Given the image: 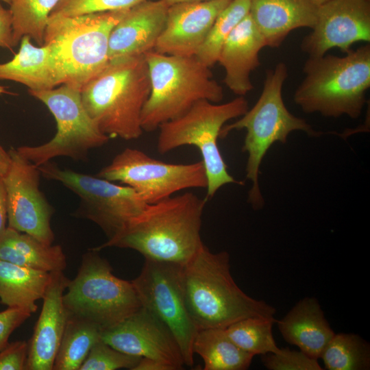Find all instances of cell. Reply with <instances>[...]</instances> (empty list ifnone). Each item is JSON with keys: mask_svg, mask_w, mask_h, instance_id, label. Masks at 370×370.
<instances>
[{"mask_svg": "<svg viewBox=\"0 0 370 370\" xmlns=\"http://www.w3.org/2000/svg\"><path fill=\"white\" fill-rule=\"evenodd\" d=\"M207 201L186 192L147 204L119 234L92 249H131L145 259L184 265L203 244L200 231Z\"/></svg>", "mask_w": 370, "mask_h": 370, "instance_id": "1", "label": "cell"}, {"mask_svg": "<svg viewBox=\"0 0 370 370\" xmlns=\"http://www.w3.org/2000/svg\"><path fill=\"white\" fill-rule=\"evenodd\" d=\"M185 305L197 330L226 328L245 318H274L275 308L245 294L231 273L230 255L203 243L181 268Z\"/></svg>", "mask_w": 370, "mask_h": 370, "instance_id": "2", "label": "cell"}, {"mask_svg": "<svg viewBox=\"0 0 370 370\" xmlns=\"http://www.w3.org/2000/svg\"><path fill=\"white\" fill-rule=\"evenodd\" d=\"M145 54L110 60L81 89L83 105L108 137L125 140L143 134L141 112L150 94Z\"/></svg>", "mask_w": 370, "mask_h": 370, "instance_id": "3", "label": "cell"}, {"mask_svg": "<svg viewBox=\"0 0 370 370\" xmlns=\"http://www.w3.org/2000/svg\"><path fill=\"white\" fill-rule=\"evenodd\" d=\"M303 72L304 78L295 92L294 101L304 112L357 119L370 87V45L342 57H309Z\"/></svg>", "mask_w": 370, "mask_h": 370, "instance_id": "4", "label": "cell"}, {"mask_svg": "<svg viewBox=\"0 0 370 370\" xmlns=\"http://www.w3.org/2000/svg\"><path fill=\"white\" fill-rule=\"evenodd\" d=\"M151 90L141 112L143 131L159 126L186 112L196 102L219 103L223 98L221 85L212 78L210 67L195 56H178L154 50L145 53Z\"/></svg>", "mask_w": 370, "mask_h": 370, "instance_id": "5", "label": "cell"}, {"mask_svg": "<svg viewBox=\"0 0 370 370\" xmlns=\"http://www.w3.org/2000/svg\"><path fill=\"white\" fill-rule=\"evenodd\" d=\"M287 77V66L283 62L268 70L262 91L255 105L235 122L223 125L219 134V137L223 138L233 130H246L242 151L248 154L246 178L252 183L248 201L256 210L264 206L258 182L259 170L271 146L275 142L285 143L289 134L293 131H302L310 136L322 134L286 108L282 92Z\"/></svg>", "mask_w": 370, "mask_h": 370, "instance_id": "6", "label": "cell"}, {"mask_svg": "<svg viewBox=\"0 0 370 370\" xmlns=\"http://www.w3.org/2000/svg\"><path fill=\"white\" fill-rule=\"evenodd\" d=\"M248 109V102L242 96L224 103L200 100L182 116L159 126L157 151L164 155L184 145L196 147L207 177V200L225 184L243 185L228 173L217 140L225 123L241 116Z\"/></svg>", "mask_w": 370, "mask_h": 370, "instance_id": "7", "label": "cell"}, {"mask_svg": "<svg viewBox=\"0 0 370 370\" xmlns=\"http://www.w3.org/2000/svg\"><path fill=\"white\" fill-rule=\"evenodd\" d=\"M99 252L91 248L82 256L77 273L63 295V304L68 314L90 321L103 331L142 306L132 281L114 275Z\"/></svg>", "mask_w": 370, "mask_h": 370, "instance_id": "8", "label": "cell"}, {"mask_svg": "<svg viewBox=\"0 0 370 370\" xmlns=\"http://www.w3.org/2000/svg\"><path fill=\"white\" fill-rule=\"evenodd\" d=\"M128 9L49 18L44 43L51 44L58 55L64 84L81 90L108 64L111 31Z\"/></svg>", "mask_w": 370, "mask_h": 370, "instance_id": "9", "label": "cell"}, {"mask_svg": "<svg viewBox=\"0 0 370 370\" xmlns=\"http://www.w3.org/2000/svg\"><path fill=\"white\" fill-rule=\"evenodd\" d=\"M29 92L47 107L57 125L56 134L49 142L16 148L35 166L60 156L85 160L90 149L108 142L110 137L99 130L85 110L79 89L63 84L57 88L29 90Z\"/></svg>", "mask_w": 370, "mask_h": 370, "instance_id": "10", "label": "cell"}, {"mask_svg": "<svg viewBox=\"0 0 370 370\" xmlns=\"http://www.w3.org/2000/svg\"><path fill=\"white\" fill-rule=\"evenodd\" d=\"M45 178L61 183L80 199L77 217L97 225L108 239L119 234L147 204L131 187L67 169L49 161L38 166Z\"/></svg>", "mask_w": 370, "mask_h": 370, "instance_id": "11", "label": "cell"}, {"mask_svg": "<svg viewBox=\"0 0 370 370\" xmlns=\"http://www.w3.org/2000/svg\"><path fill=\"white\" fill-rule=\"evenodd\" d=\"M96 176L131 187L147 204L182 190L207 187L201 160L188 164L165 162L134 148L119 153Z\"/></svg>", "mask_w": 370, "mask_h": 370, "instance_id": "12", "label": "cell"}, {"mask_svg": "<svg viewBox=\"0 0 370 370\" xmlns=\"http://www.w3.org/2000/svg\"><path fill=\"white\" fill-rule=\"evenodd\" d=\"M182 265L145 259L140 274L132 282L141 306L171 332L184 365H193V343L198 331L187 311L181 283Z\"/></svg>", "mask_w": 370, "mask_h": 370, "instance_id": "13", "label": "cell"}, {"mask_svg": "<svg viewBox=\"0 0 370 370\" xmlns=\"http://www.w3.org/2000/svg\"><path fill=\"white\" fill-rule=\"evenodd\" d=\"M10 167L2 177L7 205L8 227L51 245L53 208L39 188L38 166L23 157L16 148L9 149Z\"/></svg>", "mask_w": 370, "mask_h": 370, "instance_id": "14", "label": "cell"}, {"mask_svg": "<svg viewBox=\"0 0 370 370\" xmlns=\"http://www.w3.org/2000/svg\"><path fill=\"white\" fill-rule=\"evenodd\" d=\"M312 32L301 43L309 57H318L332 49L344 53L358 42L370 41V0H328L318 5Z\"/></svg>", "mask_w": 370, "mask_h": 370, "instance_id": "15", "label": "cell"}, {"mask_svg": "<svg viewBox=\"0 0 370 370\" xmlns=\"http://www.w3.org/2000/svg\"><path fill=\"white\" fill-rule=\"evenodd\" d=\"M101 340L120 352L157 359L171 365L176 370L184 365L181 349L171 332L143 307L102 331Z\"/></svg>", "mask_w": 370, "mask_h": 370, "instance_id": "16", "label": "cell"}, {"mask_svg": "<svg viewBox=\"0 0 370 370\" xmlns=\"http://www.w3.org/2000/svg\"><path fill=\"white\" fill-rule=\"evenodd\" d=\"M232 0L180 2L169 6L164 29L154 51L195 56L219 13Z\"/></svg>", "mask_w": 370, "mask_h": 370, "instance_id": "17", "label": "cell"}, {"mask_svg": "<svg viewBox=\"0 0 370 370\" xmlns=\"http://www.w3.org/2000/svg\"><path fill=\"white\" fill-rule=\"evenodd\" d=\"M69 281L63 271L51 273L42 310L28 343L26 370H53L68 317L63 295Z\"/></svg>", "mask_w": 370, "mask_h": 370, "instance_id": "18", "label": "cell"}, {"mask_svg": "<svg viewBox=\"0 0 370 370\" xmlns=\"http://www.w3.org/2000/svg\"><path fill=\"white\" fill-rule=\"evenodd\" d=\"M168 8L163 0H145L129 8L111 31L109 60L153 50L164 29Z\"/></svg>", "mask_w": 370, "mask_h": 370, "instance_id": "19", "label": "cell"}, {"mask_svg": "<svg viewBox=\"0 0 370 370\" xmlns=\"http://www.w3.org/2000/svg\"><path fill=\"white\" fill-rule=\"evenodd\" d=\"M266 41L249 14L232 30L223 45L217 62L225 69L224 83L243 97L253 89L251 73L260 62L259 53Z\"/></svg>", "mask_w": 370, "mask_h": 370, "instance_id": "20", "label": "cell"}, {"mask_svg": "<svg viewBox=\"0 0 370 370\" xmlns=\"http://www.w3.org/2000/svg\"><path fill=\"white\" fill-rule=\"evenodd\" d=\"M30 39L23 36L18 52L11 60L0 63V80L21 83L32 90L51 89L64 84L66 73L53 46L44 43L36 47Z\"/></svg>", "mask_w": 370, "mask_h": 370, "instance_id": "21", "label": "cell"}, {"mask_svg": "<svg viewBox=\"0 0 370 370\" xmlns=\"http://www.w3.org/2000/svg\"><path fill=\"white\" fill-rule=\"evenodd\" d=\"M249 1V14L267 47H279L294 29L315 24L318 5L311 0Z\"/></svg>", "mask_w": 370, "mask_h": 370, "instance_id": "22", "label": "cell"}, {"mask_svg": "<svg viewBox=\"0 0 370 370\" xmlns=\"http://www.w3.org/2000/svg\"><path fill=\"white\" fill-rule=\"evenodd\" d=\"M284 340L308 356L319 358L335 333L315 298L305 297L276 322Z\"/></svg>", "mask_w": 370, "mask_h": 370, "instance_id": "23", "label": "cell"}, {"mask_svg": "<svg viewBox=\"0 0 370 370\" xmlns=\"http://www.w3.org/2000/svg\"><path fill=\"white\" fill-rule=\"evenodd\" d=\"M0 261L50 273L63 271L66 267L60 245L43 243L8 226L0 235Z\"/></svg>", "mask_w": 370, "mask_h": 370, "instance_id": "24", "label": "cell"}, {"mask_svg": "<svg viewBox=\"0 0 370 370\" xmlns=\"http://www.w3.org/2000/svg\"><path fill=\"white\" fill-rule=\"evenodd\" d=\"M51 273L0 261L1 303L34 313L38 308L36 301L42 299Z\"/></svg>", "mask_w": 370, "mask_h": 370, "instance_id": "25", "label": "cell"}, {"mask_svg": "<svg viewBox=\"0 0 370 370\" xmlns=\"http://www.w3.org/2000/svg\"><path fill=\"white\" fill-rule=\"evenodd\" d=\"M193 352L204 360V370H245L253 358L238 347L227 336L225 328H208L197 332Z\"/></svg>", "mask_w": 370, "mask_h": 370, "instance_id": "26", "label": "cell"}, {"mask_svg": "<svg viewBox=\"0 0 370 370\" xmlns=\"http://www.w3.org/2000/svg\"><path fill=\"white\" fill-rule=\"evenodd\" d=\"M102 331L90 321L68 314L53 370H79L92 346L101 339Z\"/></svg>", "mask_w": 370, "mask_h": 370, "instance_id": "27", "label": "cell"}, {"mask_svg": "<svg viewBox=\"0 0 370 370\" xmlns=\"http://www.w3.org/2000/svg\"><path fill=\"white\" fill-rule=\"evenodd\" d=\"M59 0H10L13 40L16 47L28 36L39 45L44 44L49 15Z\"/></svg>", "mask_w": 370, "mask_h": 370, "instance_id": "28", "label": "cell"}, {"mask_svg": "<svg viewBox=\"0 0 370 370\" xmlns=\"http://www.w3.org/2000/svg\"><path fill=\"white\" fill-rule=\"evenodd\" d=\"M320 358L328 370L369 369V345L357 334H335Z\"/></svg>", "mask_w": 370, "mask_h": 370, "instance_id": "29", "label": "cell"}, {"mask_svg": "<svg viewBox=\"0 0 370 370\" xmlns=\"http://www.w3.org/2000/svg\"><path fill=\"white\" fill-rule=\"evenodd\" d=\"M249 12V0H232L215 19L195 57L208 67L217 63L227 38Z\"/></svg>", "mask_w": 370, "mask_h": 370, "instance_id": "30", "label": "cell"}, {"mask_svg": "<svg viewBox=\"0 0 370 370\" xmlns=\"http://www.w3.org/2000/svg\"><path fill=\"white\" fill-rule=\"evenodd\" d=\"M274 318L249 317L225 328L229 338L241 349L252 354L277 353L279 348L272 334Z\"/></svg>", "mask_w": 370, "mask_h": 370, "instance_id": "31", "label": "cell"}, {"mask_svg": "<svg viewBox=\"0 0 370 370\" xmlns=\"http://www.w3.org/2000/svg\"><path fill=\"white\" fill-rule=\"evenodd\" d=\"M140 358L120 352L101 339L92 346L79 370H133Z\"/></svg>", "mask_w": 370, "mask_h": 370, "instance_id": "32", "label": "cell"}, {"mask_svg": "<svg viewBox=\"0 0 370 370\" xmlns=\"http://www.w3.org/2000/svg\"><path fill=\"white\" fill-rule=\"evenodd\" d=\"M145 0H59L49 18L128 9Z\"/></svg>", "mask_w": 370, "mask_h": 370, "instance_id": "33", "label": "cell"}, {"mask_svg": "<svg viewBox=\"0 0 370 370\" xmlns=\"http://www.w3.org/2000/svg\"><path fill=\"white\" fill-rule=\"evenodd\" d=\"M262 363L270 370H322L317 359L301 351L282 348L277 353H268L262 357Z\"/></svg>", "mask_w": 370, "mask_h": 370, "instance_id": "34", "label": "cell"}, {"mask_svg": "<svg viewBox=\"0 0 370 370\" xmlns=\"http://www.w3.org/2000/svg\"><path fill=\"white\" fill-rule=\"evenodd\" d=\"M29 343L16 341L0 350V370H26Z\"/></svg>", "mask_w": 370, "mask_h": 370, "instance_id": "35", "label": "cell"}, {"mask_svg": "<svg viewBox=\"0 0 370 370\" xmlns=\"http://www.w3.org/2000/svg\"><path fill=\"white\" fill-rule=\"evenodd\" d=\"M32 314L29 310L18 307H8L0 311V350L8 344L11 334Z\"/></svg>", "mask_w": 370, "mask_h": 370, "instance_id": "36", "label": "cell"}, {"mask_svg": "<svg viewBox=\"0 0 370 370\" xmlns=\"http://www.w3.org/2000/svg\"><path fill=\"white\" fill-rule=\"evenodd\" d=\"M14 47L12 14L0 3V47L12 50Z\"/></svg>", "mask_w": 370, "mask_h": 370, "instance_id": "37", "label": "cell"}, {"mask_svg": "<svg viewBox=\"0 0 370 370\" xmlns=\"http://www.w3.org/2000/svg\"><path fill=\"white\" fill-rule=\"evenodd\" d=\"M133 370H176L171 365L150 358H141Z\"/></svg>", "mask_w": 370, "mask_h": 370, "instance_id": "38", "label": "cell"}, {"mask_svg": "<svg viewBox=\"0 0 370 370\" xmlns=\"http://www.w3.org/2000/svg\"><path fill=\"white\" fill-rule=\"evenodd\" d=\"M6 194L2 178H0V235L7 227Z\"/></svg>", "mask_w": 370, "mask_h": 370, "instance_id": "39", "label": "cell"}, {"mask_svg": "<svg viewBox=\"0 0 370 370\" xmlns=\"http://www.w3.org/2000/svg\"><path fill=\"white\" fill-rule=\"evenodd\" d=\"M11 164V157L0 143V178L3 177L8 173Z\"/></svg>", "mask_w": 370, "mask_h": 370, "instance_id": "40", "label": "cell"}, {"mask_svg": "<svg viewBox=\"0 0 370 370\" xmlns=\"http://www.w3.org/2000/svg\"><path fill=\"white\" fill-rule=\"evenodd\" d=\"M169 6L180 2L205 1L210 0H163Z\"/></svg>", "mask_w": 370, "mask_h": 370, "instance_id": "41", "label": "cell"}, {"mask_svg": "<svg viewBox=\"0 0 370 370\" xmlns=\"http://www.w3.org/2000/svg\"><path fill=\"white\" fill-rule=\"evenodd\" d=\"M317 5L323 4V3L328 1V0H311Z\"/></svg>", "mask_w": 370, "mask_h": 370, "instance_id": "42", "label": "cell"}, {"mask_svg": "<svg viewBox=\"0 0 370 370\" xmlns=\"http://www.w3.org/2000/svg\"><path fill=\"white\" fill-rule=\"evenodd\" d=\"M9 93L7 90V88L3 86H0V95Z\"/></svg>", "mask_w": 370, "mask_h": 370, "instance_id": "43", "label": "cell"}, {"mask_svg": "<svg viewBox=\"0 0 370 370\" xmlns=\"http://www.w3.org/2000/svg\"><path fill=\"white\" fill-rule=\"evenodd\" d=\"M0 1H3L4 3H10V0H0Z\"/></svg>", "mask_w": 370, "mask_h": 370, "instance_id": "44", "label": "cell"}]
</instances>
